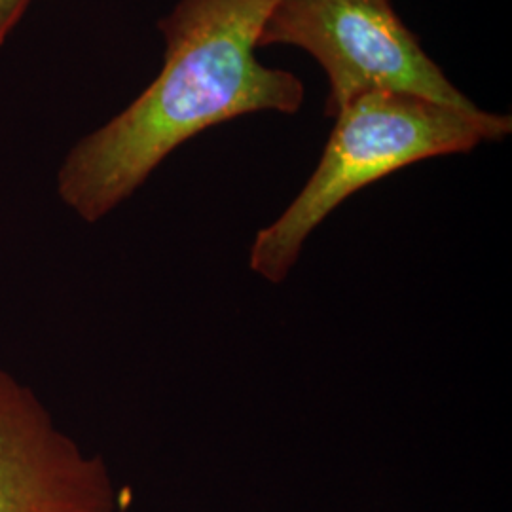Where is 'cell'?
I'll use <instances>...</instances> for the list:
<instances>
[{
  "label": "cell",
  "mask_w": 512,
  "mask_h": 512,
  "mask_svg": "<svg viewBox=\"0 0 512 512\" xmlns=\"http://www.w3.org/2000/svg\"><path fill=\"white\" fill-rule=\"evenodd\" d=\"M334 118L329 143L308 183L253 239L249 268L272 285L291 275L313 230L355 192L421 160L503 141L512 131L511 116L505 114L478 120L395 92L363 93Z\"/></svg>",
  "instance_id": "cell-2"
},
{
  "label": "cell",
  "mask_w": 512,
  "mask_h": 512,
  "mask_svg": "<svg viewBox=\"0 0 512 512\" xmlns=\"http://www.w3.org/2000/svg\"><path fill=\"white\" fill-rule=\"evenodd\" d=\"M31 0H0V46L18 25Z\"/></svg>",
  "instance_id": "cell-5"
},
{
  "label": "cell",
  "mask_w": 512,
  "mask_h": 512,
  "mask_svg": "<svg viewBox=\"0 0 512 512\" xmlns=\"http://www.w3.org/2000/svg\"><path fill=\"white\" fill-rule=\"evenodd\" d=\"M109 465L55 425L29 385L0 368V512H114Z\"/></svg>",
  "instance_id": "cell-4"
},
{
  "label": "cell",
  "mask_w": 512,
  "mask_h": 512,
  "mask_svg": "<svg viewBox=\"0 0 512 512\" xmlns=\"http://www.w3.org/2000/svg\"><path fill=\"white\" fill-rule=\"evenodd\" d=\"M272 44L306 50L329 74V116L368 92L416 95L478 120L495 116L446 78L389 0H275L258 38V46Z\"/></svg>",
  "instance_id": "cell-3"
},
{
  "label": "cell",
  "mask_w": 512,
  "mask_h": 512,
  "mask_svg": "<svg viewBox=\"0 0 512 512\" xmlns=\"http://www.w3.org/2000/svg\"><path fill=\"white\" fill-rule=\"evenodd\" d=\"M275 0H179L160 21L164 67L128 109L80 139L57 173L76 217L99 222L198 133L251 112L293 114L304 84L256 59Z\"/></svg>",
  "instance_id": "cell-1"
}]
</instances>
